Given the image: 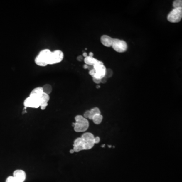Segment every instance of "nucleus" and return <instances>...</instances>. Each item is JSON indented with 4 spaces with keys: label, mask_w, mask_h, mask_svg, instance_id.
Returning <instances> with one entry per match:
<instances>
[{
    "label": "nucleus",
    "mask_w": 182,
    "mask_h": 182,
    "mask_svg": "<svg viewBox=\"0 0 182 182\" xmlns=\"http://www.w3.org/2000/svg\"><path fill=\"white\" fill-rule=\"evenodd\" d=\"M93 56H94V54H93L92 52H90L89 56L91 57H93Z\"/></svg>",
    "instance_id": "27"
},
{
    "label": "nucleus",
    "mask_w": 182,
    "mask_h": 182,
    "mask_svg": "<svg viewBox=\"0 0 182 182\" xmlns=\"http://www.w3.org/2000/svg\"><path fill=\"white\" fill-rule=\"evenodd\" d=\"M95 73H96V71H95V69H91L89 71V75H91V77H94V75H95Z\"/></svg>",
    "instance_id": "20"
},
{
    "label": "nucleus",
    "mask_w": 182,
    "mask_h": 182,
    "mask_svg": "<svg viewBox=\"0 0 182 182\" xmlns=\"http://www.w3.org/2000/svg\"><path fill=\"white\" fill-rule=\"evenodd\" d=\"M106 82V77H104L101 79V82H102L105 83Z\"/></svg>",
    "instance_id": "24"
},
{
    "label": "nucleus",
    "mask_w": 182,
    "mask_h": 182,
    "mask_svg": "<svg viewBox=\"0 0 182 182\" xmlns=\"http://www.w3.org/2000/svg\"><path fill=\"white\" fill-rule=\"evenodd\" d=\"M112 75V71L111 70V69H106V77H111Z\"/></svg>",
    "instance_id": "17"
},
{
    "label": "nucleus",
    "mask_w": 182,
    "mask_h": 182,
    "mask_svg": "<svg viewBox=\"0 0 182 182\" xmlns=\"http://www.w3.org/2000/svg\"><path fill=\"white\" fill-rule=\"evenodd\" d=\"M94 143L95 144H98L100 141V138H99V136H96L94 138Z\"/></svg>",
    "instance_id": "22"
},
{
    "label": "nucleus",
    "mask_w": 182,
    "mask_h": 182,
    "mask_svg": "<svg viewBox=\"0 0 182 182\" xmlns=\"http://www.w3.org/2000/svg\"><path fill=\"white\" fill-rule=\"evenodd\" d=\"M84 61L85 64L87 65L94 66L95 64H96L97 62H98L99 60L94 58V57H91L87 56V57L84 59Z\"/></svg>",
    "instance_id": "11"
},
{
    "label": "nucleus",
    "mask_w": 182,
    "mask_h": 182,
    "mask_svg": "<svg viewBox=\"0 0 182 182\" xmlns=\"http://www.w3.org/2000/svg\"><path fill=\"white\" fill-rule=\"evenodd\" d=\"M112 47L118 53H123L127 50V45L124 41L115 38L113 39Z\"/></svg>",
    "instance_id": "6"
},
{
    "label": "nucleus",
    "mask_w": 182,
    "mask_h": 182,
    "mask_svg": "<svg viewBox=\"0 0 182 182\" xmlns=\"http://www.w3.org/2000/svg\"><path fill=\"white\" fill-rule=\"evenodd\" d=\"M173 7L174 8H182V1L181 0H176L173 2Z\"/></svg>",
    "instance_id": "15"
},
{
    "label": "nucleus",
    "mask_w": 182,
    "mask_h": 182,
    "mask_svg": "<svg viewBox=\"0 0 182 182\" xmlns=\"http://www.w3.org/2000/svg\"><path fill=\"white\" fill-rule=\"evenodd\" d=\"M77 59L79 61H82L83 60V57L82 56H79L77 57Z\"/></svg>",
    "instance_id": "23"
},
{
    "label": "nucleus",
    "mask_w": 182,
    "mask_h": 182,
    "mask_svg": "<svg viewBox=\"0 0 182 182\" xmlns=\"http://www.w3.org/2000/svg\"><path fill=\"white\" fill-rule=\"evenodd\" d=\"M78 145H81L83 147V140L81 137L76 139L74 141V144L73 145V146Z\"/></svg>",
    "instance_id": "16"
},
{
    "label": "nucleus",
    "mask_w": 182,
    "mask_h": 182,
    "mask_svg": "<svg viewBox=\"0 0 182 182\" xmlns=\"http://www.w3.org/2000/svg\"><path fill=\"white\" fill-rule=\"evenodd\" d=\"M69 152L70 153H73L75 152V151H74V150H73V149H71L69 151Z\"/></svg>",
    "instance_id": "28"
},
{
    "label": "nucleus",
    "mask_w": 182,
    "mask_h": 182,
    "mask_svg": "<svg viewBox=\"0 0 182 182\" xmlns=\"http://www.w3.org/2000/svg\"><path fill=\"white\" fill-rule=\"evenodd\" d=\"M83 68H84V69H88V65L85 64L83 66Z\"/></svg>",
    "instance_id": "26"
},
{
    "label": "nucleus",
    "mask_w": 182,
    "mask_h": 182,
    "mask_svg": "<svg viewBox=\"0 0 182 182\" xmlns=\"http://www.w3.org/2000/svg\"><path fill=\"white\" fill-rule=\"evenodd\" d=\"M5 182H16L13 176H9L8 177Z\"/></svg>",
    "instance_id": "18"
},
{
    "label": "nucleus",
    "mask_w": 182,
    "mask_h": 182,
    "mask_svg": "<svg viewBox=\"0 0 182 182\" xmlns=\"http://www.w3.org/2000/svg\"><path fill=\"white\" fill-rule=\"evenodd\" d=\"M90 115L89 119L92 120L93 117L95 116V115L100 114L101 112H100V109H99L98 107L93 108L92 109H91L90 110Z\"/></svg>",
    "instance_id": "12"
},
{
    "label": "nucleus",
    "mask_w": 182,
    "mask_h": 182,
    "mask_svg": "<svg viewBox=\"0 0 182 182\" xmlns=\"http://www.w3.org/2000/svg\"><path fill=\"white\" fill-rule=\"evenodd\" d=\"M40 98L30 96L26 98L23 102L24 106L26 108H38L40 107Z\"/></svg>",
    "instance_id": "5"
},
{
    "label": "nucleus",
    "mask_w": 182,
    "mask_h": 182,
    "mask_svg": "<svg viewBox=\"0 0 182 182\" xmlns=\"http://www.w3.org/2000/svg\"><path fill=\"white\" fill-rule=\"evenodd\" d=\"M43 91L42 87H37L33 89L31 91L29 96H30L35 97L36 98H40L42 96V94H43Z\"/></svg>",
    "instance_id": "10"
},
{
    "label": "nucleus",
    "mask_w": 182,
    "mask_h": 182,
    "mask_svg": "<svg viewBox=\"0 0 182 182\" xmlns=\"http://www.w3.org/2000/svg\"><path fill=\"white\" fill-rule=\"evenodd\" d=\"M64 58V54L61 50H55L51 52L48 62V65H52L61 62Z\"/></svg>",
    "instance_id": "4"
},
{
    "label": "nucleus",
    "mask_w": 182,
    "mask_h": 182,
    "mask_svg": "<svg viewBox=\"0 0 182 182\" xmlns=\"http://www.w3.org/2000/svg\"><path fill=\"white\" fill-rule=\"evenodd\" d=\"M182 18V8H174L168 14L167 19L171 23H178Z\"/></svg>",
    "instance_id": "3"
},
{
    "label": "nucleus",
    "mask_w": 182,
    "mask_h": 182,
    "mask_svg": "<svg viewBox=\"0 0 182 182\" xmlns=\"http://www.w3.org/2000/svg\"><path fill=\"white\" fill-rule=\"evenodd\" d=\"M102 119H103V116L100 114L95 115L92 120H93L94 123L96 124H99L102 122Z\"/></svg>",
    "instance_id": "13"
},
{
    "label": "nucleus",
    "mask_w": 182,
    "mask_h": 182,
    "mask_svg": "<svg viewBox=\"0 0 182 182\" xmlns=\"http://www.w3.org/2000/svg\"><path fill=\"white\" fill-rule=\"evenodd\" d=\"M51 52H52L49 49L43 50L41 51L35 59L36 65L42 67L48 65Z\"/></svg>",
    "instance_id": "2"
},
{
    "label": "nucleus",
    "mask_w": 182,
    "mask_h": 182,
    "mask_svg": "<svg viewBox=\"0 0 182 182\" xmlns=\"http://www.w3.org/2000/svg\"><path fill=\"white\" fill-rule=\"evenodd\" d=\"M81 138L86 143L95 144L94 141L95 136L92 133H89V132L85 133L83 134V135H82Z\"/></svg>",
    "instance_id": "9"
},
{
    "label": "nucleus",
    "mask_w": 182,
    "mask_h": 182,
    "mask_svg": "<svg viewBox=\"0 0 182 182\" xmlns=\"http://www.w3.org/2000/svg\"><path fill=\"white\" fill-rule=\"evenodd\" d=\"M43 91L44 93L49 95L52 91V87L49 84H45L43 87H42Z\"/></svg>",
    "instance_id": "14"
},
{
    "label": "nucleus",
    "mask_w": 182,
    "mask_h": 182,
    "mask_svg": "<svg viewBox=\"0 0 182 182\" xmlns=\"http://www.w3.org/2000/svg\"><path fill=\"white\" fill-rule=\"evenodd\" d=\"M13 177L16 182H24L26 181V175L22 169H17L13 172Z\"/></svg>",
    "instance_id": "7"
},
{
    "label": "nucleus",
    "mask_w": 182,
    "mask_h": 182,
    "mask_svg": "<svg viewBox=\"0 0 182 182\" xmlns=\"http://www.w3.org/2000/svg\"><path fill=\"white\" fill-rule=\"evenodd\" d=\"M96 87L97 88V89H99V88H100V86H97Z\"/></svg>",
    "instance_id": "29"
},
{
    "label": "nucleus",
    "mask_w": 182,
    "mask_h": 182,
    "mask_svg": "<svg viewBox=\"0 0 182 182\" xmlns=\"http://www.w3.org/2000/svg\"><path fill=\"white\" fill-rule=\"evenodd\" d=\"M90 115V110H87V111H86L84 113L83 117H84V118L87 119V118H89Z\"/></svg>",
    "instance_id": "19"
},
{
    "label": "nucleus",
    "mask_w": 182,
    "mask_h": 182,
    "mask_svg": "<svg viewBox=\"0 0 182 182\" xmlns=\"http://www.w3.org/2000/svg\"><path fill=\"white\" fill-rule=\"evenodd\" d=\"M93 82H94L96 84H100V82H101V79H99V78L93 77Z\"/></svg>",
    "instance_id": "21"
},
{
    "label": "nucleus",
    "mask_w": 182,
    "mask_h": 182,
    "mask_svg": "<svg viewBox=\"0 0 182 182\" xmlns=\"http://www.w3.org/2000/svg\"><path fill=\"white\" fill-rule=\"evenodd\" d=\"M75 122L73 123L74 130L76 132H85L89 127V122L87 119L84 118L83 116L78 115L75 117Z\"/></svg>",
    "instance_id": "1"
},
{
    "label": "nucleus",
    "mask_w": 182,
    "mask_h": 182,
    "mask_svg": "<svg viewBox=\"0 0 182 182\" xmlns=\"http://www.w3.org/2000/svg\"><path fill=\"white\" fill-rule=\"evenodd\" d=\"M113 38L107 35H103L101 38V42L103 45L107 47H112Z\"/></svg>",
    "instance_id": "8"
},
{
    "label": "nucleus",
    "mask_w": 182,
    "mask_h": 182,
    "mask_svg": "<svg viewBox=\"0 0 182 182\" xmlns=\"http://www.w3.org/2000/svg\"><path fill=\"white\" fill-rule=\"evenodd\" d=\"M82 56H84L85 58H86V57H87L88 55H87V53H86V52H84V53H83Z\"/></svg>",
    "instance_id": "25"
}]
</instances>
